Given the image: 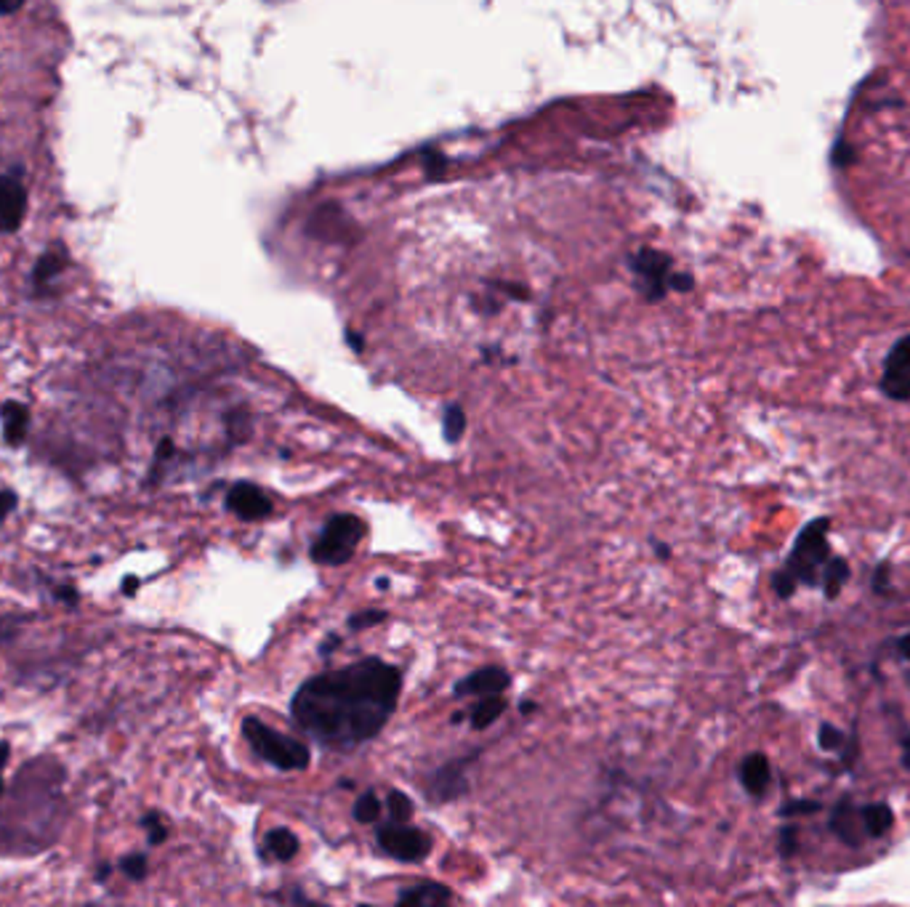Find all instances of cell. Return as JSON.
<instances>
[{
    "instance_id": "obj_1",
    "label": "cell",
    "mask_w": 910,
    "mask_h": 907,
    "mask_svg": "<svg viewBox=\"0 0 910 907\" xmlns=\"http://www.w3.org/2000/svg\"><path fill=\"white\" fill-rule=\"evenodd\" d=\"M399 692V669L368 658L306 678L293 695L290 716L320 745L349 751L381 732L397 711Z\"/></svg>"
},
{
    "instance_id": "obj_2",
    "label": "cell",
    "mask_w": 910,
    "mask_h": 907,
    "mask_svg": "<svg viewBox=\"0 0 910 907\" xmlns=\"http://www.w3.org/2000/svg\"><path fill=\"white\" fill-rule=\"evenodd\" d=\"M828 532H830L828 519H814L799 532V538L793 543V551L785 559L783 570L772 575V588L780 599H791L802 583L814 585L820 580L825 562L830 559Z\"/></svg>"
},
{
    "instance_id": "obj_3",
    "label": "cell",
    "mask_w": 910,
    "mask_h": 907,
    "mask_svg": "<svg viewBox=\"0 0 910 907\" xmlns=\"http://www.w3.org/2000/svg\"><path fill=\"white\" fill-rule=\"evenodd\" d=\"M242 737L248 740V745L258 759L283 771H304L309 766V748L301 740L272 729L261 718H242Z\"/></svg>"
},
{
    "instance_id": "obj_4",
    "label": "cell",
    "mask_w": 910,
    "mask_h": 907,
    "mask_svg": "<svg viewBox=\"0 0 910 907\" xmlns=\"http://www.w3.org/2000/svg\"><path fill=\"white\" fill-rule=\"evenodd\" d=\"M365 532H368V527H365V522L360 517H354V514H335V517H331L325 522L323 532L314 538V543H312V559L317 565H328V567L346 565L354 556V551H357L360 540L365 538Z\"/></svg>"
},
{
    "instance_id": "obj_5",
    "label": "cell",
    "mask_w": 910,
    "mask_h": 907,
    "mask_svg": "<svg viewBox=\"0 0 910 907\" xmlns=\"http://www.w3.org/2000/svg\"><path fill=\"white\" fill-rule=\"evenodd\" d=\"M379 846L389 857L399 862H421L429 857L431 852V838L405 822H386L383 828H379Z\"/></svg>"
},
{
    "instance_id": "obj_6",
    "label": "cell",
    "mask_w": 910,
    "mask_h": 907,
    "mask_svg": "<svg viewBox=\"0 0 910 907\" xmlns=\"http://www.w3.org/2000/svg\"><path fill=\"white\" fill-rule=\"evenodd\" d=\"M881 391L895 402L910 399V335H903L887 354L884 373H881Z\"/></svg>"
},
{
    "instance_id": "obj_7",
    "label": "cell",
    "mask_w": 910,
    "mask_h": 907,
    "mask_svg": "<svg viewBox=\"0 0 910 907\" xmlns=\"http://www.w3.org/2000/svg\"><path fill=\"white\" fill-rule=\"evenodd\" d=\"M227 511H232L242 522H264L267 517H272L275 503L253 482H238L227 492Z\"/></svg>"
},
{
    "instance_id": "obj_8",
    "label": "cell",
    "mask_w": 910,
    "mask_h": 907,
    "mask_svg": "<svg viewBox=\"0 0 910 907\" xmlns=\"http://www.w3.org/2000/svg\"><path fill=\"white\" fill-rule=\"evenodd\" d=\"M511 684V676L506 669H498V666H487V669H479L474 673H469L466 678L455 681L453 687V695L455 697H487V695H503Z\"/></svg>"
},
{
    "instance_id": "obj_9",
    "label": "cell",
    "mask_w": 910,
    "mask_h": 907,
    "mask_svg": "<svg viewBox=\"0 0 910 907\" xmlns=\"http://www.w3.org/2000/svg\"><path fill=\"white\" fill-rule=\"evenodd\" d=\"M830 833L852 849H860L862 844L868 841V833L862 828L860 807L852 804V799H841L833 809H830Z\"/></svg>"
},
{
    "instance_id": "obj_10",
    "label": "cell",
    "mask_w": 910,
    "mask_h": 907,
    "mask_svg": "<svg viewBox=\"0 0 910 907\" xmlns=\"http://www.w3.org/2000/svg\"><path fill=\"white\" fill-rule=\"evenodd\" d=\"M27 210V192L16 176H0V232H16Z\"/></svg>"
},
{
    "instance_id": "obj_11",
    "label": "cell",
    "mask_w": 910,
    "mask_h": 907,
    "mask_svg": "<svg viewBox=\"0 0 910 907\" xmlns=\"http://www.w3.org/2000/svg\"><path fill=\"white\" fill-rule=\"evenodd\" d=\"M737 777L751 799H765L772 788V764L765 753H748L737 766Z\"/></svg>"
},
{
    "instance_id": "obj_12",
    "label": "cell",
    "mask_w": 910,
    "mask_h": 907,
    "mask_svg": "<svg viewBox=\"0 0 910 907\" xmlns=\"http://www.w3.org/2000/svg\"><path fill=\"white\" fill-rule=\"evenodd\" d=\"M30 424H33V418H30L27 405L14 402V399L0 405V426H3V439H5L8 447H22L24 444V439L30 434Z\"/></svg>"
},
{
    "instance_id": "obj_13",
    "label": "cell",
    "mask_w": 910,
    "mask_h": 907,
    "mask_svg": "<svg viewBox=\"0 0 910 907\" xmlns=\"http://www.w3.org/2000/svg\"><path fill=\"white\" fill-rule=\"evenodd\" d=\"M472 759H474V756H469V759H458V762H450L447 766H442V769L434 774L431 793H436V799H442V801H450V799H458L461 793H466V788H469L466 766L472 764Z\"/></svg>"
},
{
    "instance_id": "obj_14",
    "label": "cell",
    "mask_w": 910,
    "mask_h": 907,
    "mask_svg": "<svg viewBox=\"0 0 910 907\" xmlns=\"http://www.w3.org/2000/svg\"><path fill=\"white\" fill-rule=\"evenodd\" d=\"M453 900V892L442 884H434V881H421L418 886H408L399 892L397 902L399 905H416V907H436V905H447Z\"/></svg>"
},
{
    "instance_id": "obj_15",
    "label": "cell",
    "mask_w": 910,
    "mask_h": 907,
    "mask_svg": "<svg viewBox=\"0 0 910 907\" xmlns=\"http://www.w3.org/2000/svg\"><path fill=\"white\" fill-rule=\"evenodd\" d=\"M301 844L296 838L293 830L287 828H272L267 836H264V846H261V855L269 857V860L277 862H290L296 855H298Z\"/></svg>"
},
{
    "instance_id": "obj_16",
    "label": "cell",
    "mask_w": 910,
    "mask_h": 907,
    "mask_svg": "<svg viewBox=\"0 0 910 907\" xmlns=\"http://www.w3.org/2000/svg\"><path fill=\"white\" fill-rule=\"evenodd\" d=\"M860 817L862 828H865V833H868L870 841L884 838L892 830V825H895V812L887 804H865V807H860Z\"/></svg>"
},
{
    "instance_id": "obj_17",
    "label": "cell",
    "mask_w": 910,
    "mask_h": 907,
    "mask_svg": "<svg viewBox=\"0 0 910 907\" xmlns=\"http://www.w3.org/2000/svg\"><path fill=\"white\" fill-rule=\"evenodd\" d=\"M849 580V565L841 556H830L822 567V594L825 599H836L841 594V588Z\"/></svg>"
},
{
    "instance_id": "obj_18",
    "label": "cell",
    "mask_w": 910,
    "mask_h": 907,
    "mask_svg": "<svg viewBox=\"0 0 910 907\" xmlns=\"http://www.w3.org/2000/svg\"><path fill=\"white\" fill-rule=\"evenodd\" d=\"M506 711V697L503 695H487V697H479L477 706L472 708V716H469V724L474 729H487L490 724H495L498 716Z\"/></svg>"
},
{
    "instance_id": "obj_19",
    "label": "cell",
    "mask_w": 910,
    "mask_h": 907,
    "mask_svg": "<svg viewBox=\"0 0 910 907\" xmlns=\"http://www.w3.org/2000/svg\"><path fill=\"white\" fill-rule=\"evenodd\" d=\"M67 266V256L64 250H48L41 256V261L35 264V272H33V280L35 285H48L56 275H61V269Z\"/></svg>"
},
{
    "instance_id": "obj_20",
    "label": "cell",
    "mask_w": 910,
    "mask_h": 907,
    "mask_svg": "<svg viewBox=\"0 0 910 907\" xmlns=\"http://www.w3.org/2000/svg\"><path fill=\"white\" fill-rule=\"evenodd\" d=\"M466 431V413L461 405H450L442 416V434L450 444H455Z\"/></svg>"
},
{
    "instance_id": "obj_21",
    "label": "cell",
    "mask_w": 910,
    "mask_h": 907,
    "mask_svg": "<svg viewBox=\"0 0 910 907\" xmlns=\"http://www.w3.org/2000/svg\"><path fill=\"white\" fill-rule=\"evenodd\" d=\"M352 814H354V819L362 822V825H373V822H379V817H381V801H379V796H376L373 790L362 793V796L354 801Z\"/></svg>"
},
{
    "instance_id": "obj_22",
    "label": "cell",
    "mask_w": 910,
    "mask_h": 907,
    "mask_svg": "<svg viewBox=\"0 0 910 907\" xmlns=\"http://www.w3.org/2000/svg\"><path fill=\"white\" fill-rule=\"evenodd\" d=\"M386 809H389V819L391 822H408L413 817V801L405 793L391 790L389 799H386Z\"/></svg>"
},
{
    "instance_id": "obj_23",
    "label": "cell",
    "mask_w": 910,
    "mask_h": 907,
    "mask_svg": "<svg viewBox=\"0 0 910 907\" xmlns=\"http://www.w3.org/2000/svg\"><path fill=\"white\" fill-rule=\"evenodd\" d=\"M142 828L146 830V838L152 846H160L168 838V825L163 822V817L157 812H146L142 817Z\"/></svg>"
},
{
    "instance_id": "obj_24",
    "label": "cell",
    "mask_w": 910,
    "mask_h": 907,
    "mask_svg": "<svg viewBox=\"0 0 910 907\" xmlns=\"http://www.w3.org/2000/svg\"><path fill=\"white\" fill-rule=\"evenodd\" d=\"M817 743H820V748L822 751H839L841 745H847V734L839 729V726H833V724H820V732H817Z\"/></svg>"
},
{
    "instance_id": "obj_25",
    "label": "cell",
    "mask_w": 910,
    "mask_h": 907,
    "mask_svg": "<svg viewBox=\"0 0 910 907\" xmlns=\"http://www.w3.org/2000/svg\"><path fill=\"white\" fill-rule=\"evenodd\" d=\"M149 862H146V855H142V852H134V855H126L123 860H120V870L126 873V878H131V881H144L146 878V867Z\"/></svg>"
},
{
    "instance_id": "obj_26",
    "label": "cell",
    "mask_w": 910,
    "mask_h": 907,
    "mask_svg": "<svg viewBox=\"0 0 910 907\" xmlns=\"http://www.w3.org/2000/svg\"><path fill=\"white\" fill-rule=\"evenodd\" d=\"M389 621V612L386 610H362V612H354L349 618V628L352 631H365V628H373V625H381V622Z\"/></svg>"
},
{
    "instance_id": "obj_27",
    "label": "cell",
    "mask_w": 910,
    "mask_h": 907,
    "mask_svg": "<svg viewBox=\"0 0 910 907\" xmlns=\"http://www.w3.org/2000/svg\"><path fill=\"white\" fill-rule=\"evenodd\" d=\"M799 852V828L796 825H785L780 830V855L785 860H791Z\"/></svg>"
},
{
    "instance_id": "obj_28",
    "label": "cell",
    "mask_w": 910,
    "mask_h": 907,
    "mask_svg": "<svg viewBox=\"0 0 910 907\" xmlns=\"http://www.w3.org/2000/svg\"><path fill=\"white\" fill-rule=\"evenodd\" d=\"M19 618L16 615H0V650L16 636V631H19Z\"/></svg>"
},
{
    "instance_id": "obj_29",
    "label": "cell",
    "mask_w": 910,
    "mask_h": 907,
    "mask_svg": "<svg viewBox=\"0 0 910 907\" xmlns=\"http://www.w3.org/2000/svg\"><path fill=\"white\" fill-rule=\"evenodd\" d=\"M19 506V498L14 490H0V522H5Z\"/></svg>"
},
{
    "instance_id": "obj_30",
    "label": "cell",
    "mask_w": 910,
    "mask_h": 907,
    "mask_svg": "<svg viewBox=\"0 0 910 907\" xmlns=\"http://www.w3.org/2000/svg\"><path fill=\"white\" fill-rule=\"evenodd\" d=\"M889 573H892L889 565H878V567H876V575H873V583H870V585H873V591L881 594V596L889 594Z\"/></svg>"
},
{
    "instance_id": "obj_31",
    "label": "cell",
    "mask_w": 910,
    "mask_h": 907,
    "mask_svg": "<svg viewBox=\"0 0 910 907\" xmlns=\"http://www.w3.org/2000/svg\"><path fill=\"white\" fill-rule=\"evenodd\" d=\"M833 163H836L839 168H847L849 163H855V149H852L849 144L839 142L833 146Z\"/></svg>"
},
{
    "instance_id": "obj_32",
    "label": "cell",
    "mask_w": 910,
    "mask_h": 907,
    "mask_svg": "<svg viewBox=\"0 0 910 907\" xmlns=\"http://www.w3.org/2000/svg\"><path fill=\"white\" fill-rule=\"evenodd\" d=\"M820 812V804L817 801H796V804H788L783 807V817H799V814H814Z\"/></svg>"
},
{
    "instance_id": "obj_33",
    "label": "cell",
    "mask_w": 910,
    "mask_h": 907,
    "mask_svg": "<svg viewBox=\"0 0 910 907\" xmlns=\"http://www.w3.org/2000/svg\"><path fill=\"white\" fill-rule=\"evenodd\" d=\"M53 596H56L59 602H64L67 607H75V604L80 602V594H78V588H72V585H53Z\"/></svg>"
},
{
    "instance_id": "obj_34",
    "label": "cell",
    "mask_w": 910,
    "mask_h": 907,
    "mask_svg": "<svg viewBox=\"0 0 910 907\" xmlns=\"http://www.w3.org/2000/svg\"><path fill=\"white\" fill-rule=\"evenodd\" d=\"M900 748H903V766L910 771V726H900Z\"/></svg>"
},
{
    "instance_id": "obj_35",
    "label": "cell",
    "mask_w": 910,
    "mask_h": 907,
    "mask_svg": "<svg viewBox=\"0 0 910 907\" xmlns=\"http://www.w3.org/2000/svg\"><path fill=\"white\" fill-rule=\"evenodd\" d=\"M139 583H142V580H139L136 575H128V577L120 583V591H123L126 596H134V594H136V588H139Z\"/></svg>"
},
{
    "instance_id": "obj_36",
    "label": "cell",
    "mask_w": 910,
    "mask_h": 907,
    "mask_svg": "<svg viewBox=\"0 0 910 907\" xmlns=\"http://www.w3.org/2000/svg\"><path fill=\"white\" fill-rule=\"evenodd\" d=\"M8 759H11V745L0 743V796H3V769L8 764Z\"/></svg>"
},
{
    "instance_id": "obj_37",
    "label": "cell",
    "mask_w": 910,
    "mask_h": 907,
    "mask_svg": "<svg viewBox=\"0 0 910 907\" xmlns=\"http://www.w3.org/2000/svg\"><path fill=\"white\" fill-rule=\"evenodd\" d=\"M24 5V0H0V14H16Z\"/></svg>"
},
{
    "instance_id": "obj_38",
    "label": "cell",
    "mask_w": 910,
    "mask_h": 907,
    "mask_svg": "<svg viewBox=\"0 0 910 907\" xmlns=\"http://www.w3.org/2000/svg\"><path fill=\"white\" fill-rule=\"evenodd\" d=\"M897 652H900V658L910 660V633H905V636L897 639Z\"/></svg>"
},
{
    "instance_id": "obj_39",
    "label": "cell",
    "mask_w": 910,
    "mask_h": 907,
    "mask_svg": "<svg viewBox=\"0 0 910 907\" xmlns=\"http://www.w3.org/2000/svg\"><path fill=\"white\" fill-rule=\"evenodd\" d=\"M338 644H341V636H331V639H325V641H323V647H320V655H331Z\"/></svg>"
},
{
    "instance_id": "obj_40",
    "label": "cell",
    "mask_w": 910,
    "mask_h": 907,
    "mask_svg": "<svg viewBox=\"0 0 910 907\" xmlns=\"http://www.w3.org/2000/svg\"><path fill=\"white\" fill-rule=\"evenodd\" d=\"M109 873H112V865L109 862H101L99 865V870H96V881L101 884V881H107L109 878Z\"/></svg>"
},
{
    "instance_id": "obj_41",
    "label": "cell",
    "mask_w": 910,
    "mask_h": 907,
    "mask_svg": "<svg viewBox=\"0 0 910 907\" xmlns=\"http://www.w3.org/2000/svg\"><path fill=\"white\" fill-rule=\"evenodd\" d=\"M655 551H658L661 559H669L671 556V548H666V543H655Z\"/></svg>"
},
{
    "instance_id": "obj_42",
    "label": "cell",
    "mask_w": 910,
    "mask_h": 907,
    "mask_svg": "<svg viewBox=\"0 0 910 907\" xmlns=\"http://www.w3.org/2000/svg\"><path fill=\"white\" fill-rule=\"evenodd\" d=\"M535 708H538L535 703H522V714H532Z\"/></svg>"
}]
</instances>
